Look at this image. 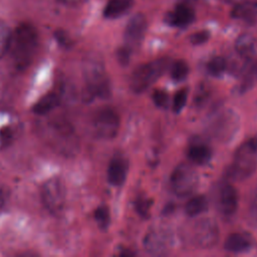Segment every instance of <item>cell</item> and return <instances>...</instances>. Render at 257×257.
I'll return each instance as SVG.
<instances>
[{
  "label": "cell",
  "instance_id": "6da1fadb",
  "mask_svg": "<svg viewBox=\"0 0 257 257\" xmlns=\"http://www.w3.org/2000/svg\"><path fill=\"white\" fill-rule=\"evenodd\" d=\"M38 47V33L28 23L18 25L11 31L7 52L17 69H25L31 62Z\"/></svg>",
  "mask_w": 257,
  "mask_h": 257
},
{
  "label": "cell",
  "instance_id": "7a4b0ae2",
  "mask_svg": "<svg viewBox=\"0 0 257 257\" xmlns=\"http://www.w3.org/2000/svg\"><path fill=\"white\" fill-rule=\"evenodd\" d=\"M257 164V137L249 139L236 151L234 162L229 170V175L240 180L249 177Z\"/></svg>",
  "mask_w": 257,
  "mask_h": 257
},
{
  "label": "cell",
  "instance_id": "3957f363",
  "mask_svg": "<svg viewBox=\"0 0 257 257\" xmlns=\"http://www.w3.org/2000/svg\"><path fill=\"white\" fill-rule=\"evenodd\" d=\"M85 92L84 97L91 99L94 96L101 98L108 97L110 94V85L102 64L97 61H91L85 68Z\"/></svg>",
  "mask_w": 257,
  "mask_h": 257
},
{
  "label": "cell",
  "instance_id": "277c9868",
  "mask_svg": "<svg viewBox=\"0 0 257 257\" xmlns=\"http://www.w3.org/2000/svg\"><path fill=\"white\" fill-rule=\"evenodd\" d=\"M167 66L168 60L165 58L139 66L132 74L131 88L135 92H143L163 74Z\"/></svg>",
  "mask_w": 257,
  "mask_h": 257
},
{
  "label": "cell",
  "instance_id": "5b68a950",
  "mask_svg": "<svg viewBox=\"0 0 257 257\" xmlns=\"http://www.w3.org/2000/svg\"><path fill=\"white\" fill-rule=\"evenodd\" d=\"M198 184L196 170L187 163L178 165L171 176V187L179 197H186L193 193Z\"/></svg>",
  "mask_w": 257,
  "mask_h": 257
},
{
  "label": "cell",
  "instance_id": "8992f818",
  "mask_svg": "<svg viewBox=\"0 0 257 257\" xmlns=\"http://www.w3.org/2000/svg\"><path fill=\"white\" fill-rule=\"evenodd\" d=\"M40 198L44 207L53 215L60 213L65 203V188L59 178L47 180L41 187Z\"/></svg>",
  "mask_w": 257,
  "mask_h": 257
},
{
  "label": "cell",
  "instance_id": "52a82bcc",
  "mask_svg": "<svg viewBox=\"0 0 257 257\" xmlns=\"http://www.w3.org/2000/svg\"><path fill=\"white\" fill-rule=\"evenodd\" d=\"M92 125L97 137L105 140L112 139L118 132V114L111 107H102L94 114Z\"/></svg>",
  "mask_w": 257,
  "mask_h": 257
},
{
  "label": "cell",
  "instance_id": "ba28073f",
  "mask_svg": "<svg viewBox=\"0 0 257 257\" xmlns=\"http://www.w3.org/2000/svg\"><path fill=\"white\" fill-rule=\"evenodd\" d=\"M147 30V19L141 14H135L127 22L124 29V46L135 49L142 43Z\"/></svg>",
  "mask_w": 257,
  "mask_h": 257
},
{
  "label": "cell",
  "instance_id": "9c48e42d",
  "mask_svg": "<svg viewBox=\"0 0 257 257\" xmlns=\"http://www.w3.org/2000/svg\"><path fill=\"white\" fill-rule=\"evenodd\" d=\"M194 236L195 241L199 246L203 248L212 247L219 239L218 226L210 219L202 220L196 224Z\"/></svg>",
  "mask_w": 257,
  "mask_h": 257
},
{
  "label": "cell",
  "instance_id": "30bf717a",
  "mask_svg": "<svg viewBox=\"0 0 257 257\" xmlns=\"http://www.w3.org/2000/svg\"><path fill=\"white\" fill-rule=\"evenodd\" d=\"M171 244L170 236L165 230L155 229L148 232L145 238L146 250L152 254H163Z\"/></svg>",
  "mask_w": 257,
  "mask_h": 257
},
{
  "label": "cell",
  "instance_id": "8fae6325",
  "mask_svg": "<svg viewBox=\"0 0 257 257\" xmlns=\"http://www.w3.org/2000/svg\"><path fill=\"white\" fill-rule=\"evenodd\" d=\"M238 207V192L229 184L222 186L219 193V208L220 211L226 215H233Z\"/></svg>",
  "mask_w": 257,
  "mask_h": 257
},
{
  "label": "cell",
  "instance_id": "7c38bea8",
  "mask_svg": "<svg viewBox=\"0 0 257 257\" xmlns=\"http://www.w3.org/2000/svg\"><path fill=\"white\" fill-rule=\"evenodd\" d=\"M127 162L122 157H114L107 168V180L112 186H121L127 174Z\"/></svg>",
  "mask_w": 257,
  "mask_h": 257
},
{
  "label": "cell",
  "instance_id": "4fadbf2b",
  "mask_svg": "<svg viewBox=\"0 0 257 257\" xmlns=\"http://www.w3.org/2000/svg\"><path fill=\"white\" fill-rule=\"evenodd\" d=\"M195 19L194 10L186 4L177 5L174 10L168 14L167 21L176 27H185L191 24Z\"/></svg>",
  "mask_w": 257,
  "mask_h": 257
},
{
  "label": "cell",
  "instance_id": "5bb4252c",
  "mask_svg": "<svg viewBox=\"0 0 257 257\" xmlns=\"http://www.w3.org/2000/svg\"><path fill=\"white\" fill-rule=\"evenodd\" d=\"M237 130V118L236 115L232 112L226 111L221 114L219 118L216 119L215 124L213 125V131L218 138H230L234 135Z\"/></svg>",
  "mask_w": 257,
  "mask_h": 257
},
{
  "label": "cell",
  "instance_id": "9a60e30c",
  "mask_svg": "<svg viewBox=\"0 0 257 257\" xmlns=\"http://www.w3.org/2000/svg\"><path fill=\"white\" fill-rule=\"evenodd\" d=\"M252 245V238L246 233H233L229 235L224 243L225 250L232 253L247 251Z\"/></svg>",
  "mask_w": 257,
  "mask_h": 257
},
{
  "label": "cell",
  "instance_id": "2e32d148",
  "mask_svg": "<svg viewBox=\"0 0 257 257\" xmlns=\"http://www.w3.org/2000/svg\"><path fill=\"white\" fill-rule=\"evenodd\" d=\"M59 103V96L56 92H48L43 95L33 106L32 110L35 114L44 115L53 110Z\"/></svg>",
  "mask_w": 257,
  "mask_h": 257
},
{
  "label": "cell",
  "instance_id": "e0dca14e",
  "mask_svg": "<svg viewBox=\"0 0 257 257\" xmlns=\"http://www.w3.org/2000/svg\"><path fill=\"white\" fill-rule=\"evenodd\" d=\"M212 157L211 149L204 144L191 145L188 150V158L198 165H204Z\"/></svg>",
  "mask_w": 257,
  "mask_h": 257
},
{
  "label": "cell",
  "instance_id": "ac0fdd59",
  "mask_svg": "<svg viewBox=\"0 0 257 257\" xmlns=\"http://www.w3.org/2000/svg\"><path fill=\"white\" fill-rule=\"evenodd\" d=\"M133 5V0H108L103 14L106 18H116L126 12Z\"/></svg>",
  "mask_w": 257,
  "mask_h": 257
},
{
  "label": "cell",
  "instance_id": "d6986e66",
  "mask_svg": "<svg viewBox=\"0 0 257 257\" xmlns=\"http://www.w3.org/2000/svg\"><path fill=\"white\" fill-rule=\"evenodd\" d=\"M235 47L237 53L245 59H250L255 52L254 39L249 34L240 35L236 40Z\"/></svg>",
  "mask_w": 257,
  "mask_h": 257
},
{
  "label": "cell",
  "instance_id": "ffe728a7",
  "mask_svg": "<svg viewBox=\"0 0 257 257\" xmlns=\"http://www.w3.org/2000/svg\"><path fill=\"white\" fill-rule=\"evenodd\" d=\"M207 207H208V202L206 198L202 195H199L191 198L188 201V203L185 206V212L188 216L195 217L205 212Z\"/></svg>",
  "mask_w": 257,
  "mask_h": 257
},
{
  "label": "cell",
  "instance_id": "44dd1931",
  "mask_svg": "<svg viewBox=\"0 0 257 257\" xmlns=\"http://www.w3.org/2000/svg\"><path fill=\"white\" fill-rule=\"evenodd\" d=\"M233 16L237 19L252 21L257 16V5L249 3L238 5L233 10Z\"/></svg>",
  "mask_w": 257,
  "mask_h": 257
},
{
  "label": "cell",
  "instance_id": "7402d4cb",
  "mask_svg": "<svg viewBox=\"0 0 257 257\" xmlns=\"http://www.w3.org/2000/svg\"><path fill=\"white\" fill-rule=\"evenodd\" d=\"M227 68V62L222 56H215L207 63V70L213 76H221Z\"/></svg>",
  "mask_w": 257,
  "mask_h": 257
},
{
  "label": "cell",
  "instance_id": "603a6c76",
  "mask_svg": "<svg viewBox=\"0 0 257 257\" xmlns=\"http://www.w3.org/2000/svg\"><path fill=\"white\" fill-rule=\"evenodd\" d=\"M188 73H189V66L185 60L179 59L173 63L172 70H171V76L174 80H176V81L183 80L184 78L187 77Z\"/></svg>",
  "mask_w": 257,
  "mask_h": 257
},
{
  "label": "cell",
  "instance_id": "cb8c5ba5",
  "mask_svg": "<svg viewBox=\"0 0 257 257\" xmlns=\"http://www.w3.org/2000/svg\"><path fill=\"white\" fill-rule=\"evenodd\" d=\"M94 220L101 229H106L110 222L109 210L106 206H99L94 211Z\"/></svg>",
  "mask_w": 257,
  "mask_h": 257
},
{
  "label": "cell",
  "instance_id": "d4e9b609",
  "mask_svg": "<svg viewBox=\"0 0 257 257\" xmlns=\"http://www.w3.org/2000/svg\"><path fill=\"white\" fill-rule=\"evenodd\" d=\"M11 31L9 27L0 20V58L7 52Z\"/></svg>",
  "mask_w": 257,
  "mask_h": 257
},
{
  "label": "cell",
  "instance_id": "484cf974",
  "mask_svg": "<svg viewBox=\"0 0 257 257\" xmlns=\"http://www.w3.org/2000/svg\"><path fill=\"white\" fill-rule=\"evenodd\" d=\"M187 97H188V90L186 88H182L178 90L173 99V110L175 112H179L183 109L187 102Z\"/></svg>",
  "mask_w": 257,
  "mask_h": 257
},
{
  "label": "cell",
  "instance_id": "4316f807",
  "mask_svg": "<svg viewBox=\"0 0 257 257\" xmlns=\"http://www.w3.org/2000/svg\"><path fill=\"white\" fill-rule=\"evenodd\" d=\"M152 202L143 196H140L137 201H136V210L142 217H148L150 213V208H151Z\"/></svg>",
  "mask_w": 257,
  "mask_h": 257
},
{
  "label": "cell",
  "instance_id": "83f0119b",
  "mask_svg": "<svg viewBox=\"0 0 257 257\" xmlns=\"http://www.w3.org/2000/svg\"><path fill=\"white\" fill-rule=\"evenodd\" d=\"M152 97H153V100H154V102L157 106L165 107L168 104V99H169L168 94L163 89H156L153 92Z\"/></svg>",
  "mask_w": 257,
  "mask_h": 257
},
{
  "label": "cell",
  "instance_id": "f1b7e54d",
  "mask_svg": "<svg viewBox=\"0 0 257 257\" xmlns=\"http://www.w3.org/2000/svg\"><path fill=\"white\" fill-rule=\"evenodd\" d=\"M209 37H210V33L206 30H202V31L193 33L190 37V41L195 45H200L205 43L209 39Z\"/></svg>",
  "mask_w": 257,
  "mask_h": 257
},
{
  "label": "cell",
  "instance_id": "f546056e",
  "mask_svg": "<svg viewBox=\"0 0 257 257\" xmlns=\"http://www.w3.org/2000/svg\"><path fill=\"white\" fill-rule=\"evenodd\" d=\"M131 49L127 48L126 46H123L118 49L117 51V60L119 63L122 65H126L130 60V55H131Z\"/></svg>",
  "mask_w": 257,
  "mask_h": 257
},
{
  "label": "cell",
  "instance_id": "4dcf8cb0",
  "mask_svg": "<svg viewBox=\"0 0 257 257\" xmlns=\"http://www.w3.org/2000/svg\"><path fill=\"white\" fill-rule=\"evenodd\" d=\"M251 215L252 217H254L255 220H257V191L254 192L253 198H252V202H251Z\"/></svg>",
  "mask_w": 257,
  "mask_h": 257
},
{
  "label": "cell",
  "instance_id": "1f68e13d",
  "mask_svg": "<svg viewBox=\"0 0 257 257\" xmlns=\"http://www.w3.org/2000/svg\"><path fill=\"white\" fill-rule=\"evenodd\" d=\"M7 199V191L3 186L0 185V209L4 206Z\"/></svg>",
  "mask_w": 257,
  "mask_h": 257
},
{
  "label": "cell",
  "instance_id": "d6a6232c",
  "mask_svg": "<svg viewBox=\"0 0 257 257\" xmlns=\"http://www.w3.org/2000/svg\"><path fill=\"white\" fill-rule=\"evenodd\" d=\"M58 1L65 5H75V4H79L83 0H58Z\"/></svg>",
  "mask_w": 257,
  "mask_h": 257
},
{
  "label": "cell",
  "instance_id": "836d02e7",
  "mask_svg": "<svg viewBox=\"0 0 257 257\" xmlns=\"http://www.w3.org/2000/svg\"><path fill=\"white\" fill-rule=\"evenodd\" d=\"M255 64H256V65L254 66V68H255V71H256V73H257V63H255Z\"/></svg>",
  "mask_w": 257,
  "mask_h": 257
}]
</instances>
